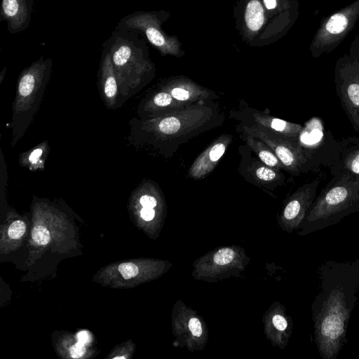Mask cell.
<instances>
[{
    "label": "cell",
    "mask_w": 359,
    "mask_h": 359,
    "mask_svg": "<svg viewBox=\"0 0 359 359\" xmlns=\"http://www.w3.org/2000/svg\"><path fill=\"white\" fill-rule=\"evenodd\" d=\"M214 104L203 101L154 118L134 117L129 121V142L136 148L170 156L180 144L222 122Z\"/></svg>",
    "instance_id": "cell-1"
},
{
    "label": "cell",
    "mask_w": 359,
    "mask_h": 359,
    "mask_svg": "<svg viewBox=\"0 0 359 359\" xmlns=\"http://www.w3.org/2000/svg\"><path fill=\"white\" fill-rule=\"evenodd\" d=\"M109 52L119 88V107L155 76L146 40L133 31L114 29L103 43Z\"/></svg>",
    "instance_id": "cell-2"
},
{
    "label": "cell",
    "mask_w": 359,
    "mask_h": 359,
    "mask_svg": "<svg viewBox=\"0 0 359 359\" xmlns=\"http://www.w3.org/2000/svg\"><path fill=\"white\" fill-rule=\"evenodd\" d=\"M52 67L50 57L41 56L21 71L17 81L9 124L11 147L22 138L33 121L50 79Z\"/></svg>",
    "instance_id": "cell-3"
},
{
    "label": "cell",
    "mask_w": 359,
    "mask_h": 359,
    "mask_svg": "<svg viewBox=\"0 0 359 359\" xmlns=\"http://www.w3.org/2000/svg\"><path fill=\"white\" fill-rule=\"evenodd\" d=\"M236 29L250 46L269 45L292 27L298 13L266 8L262 0H238L233 12Z\"/></svg>",
    "instance_id": "cell-4"
},
{
    "label": "cell",
    "mask_w": 359,
    "mask_h": 359,
    "mask_svg": "<svg viewBox=\"0 0 359 359\" xmlns=\"http://www.w3.org/2000/svg\"><path fill=\"white\" fill-rule=\"evenodd\" d=\"M342 285L332 287L315 314L314 334L323 359H335L346 342L347 325L353 304Z\"/></svg>",
    "instance_id": "cell-5"
},
{
    "label": "cell",
    "mask_w": 359,
    "mask_h": 359,
    "mask_svg": "<svg viewBox=\"0 0 359 359\" xmlns=\"http://www.w3.org/2000/svg\"><path fill=\"white\" fill-rule=\"evenodd\" d=\"M170 17L165 11H138L125 15L115 29L133 31L149 41L162 55L182 57L184 51L175 36H170L162 29Z\"/></svg>",
    "instance_id": "cell-6"
},
{
    "label": "cell",
    "mask_w": 359,
    "mask_h": 359,
    "mask_svg": "<svg viewBox=\"0 0 359 359\" xmlns=\"http://www.w3.org/2000/svg\"><path fill=\"white\" fill-rule=\"evenodd\" d=\"M334 79L341 105L359 131V34L351 41L348 52L337 60Z\"/></svg>",
    "instance_id": "cell-7"
},
{
    "label": "cell",
    "mask_w": 359,
    "mask_h": 359,
    "mask_svg": "<svg viewBox=\"0 0 359 359\" xmlns=\"http://www.w3.org/2000/svg\"><path fill=\"white\" fill-rule=\"evenodd\" d=\"M359 21V0H355L324 18L317 29L309 50L313 57L333 51Z\"/></svg>",
    "instance_id": "cell-8"
},
{
    "label": "cell",
    "mask_w": 359,
    "mask_h": 359,
    "mask_svg": "<svg viewBox=\"0 0 359 359\" xmlns=\"http://www.w3.org/2000/svg\"><path fill=\"white\" fill-rule=\"evenodd\" d=\"M238 131H243L263 141L276 155L284 170L298 174L309 160V153L297 140L278 135L255 125L240 123Z\"/></svg>",
    "instance_id": "cell-9"
},
{
    "label": "cell",
    "mask_w": 359,
    "mask_h": 359,
    "mask_svg": "<svg viewBox=\"0 0 359 359\" xmlns=\"http://www.w3.org/2000/svg\"><path fill=\"white\" fill-rule=\"evenodd\" d=\"M355 191L347 183H339L328 189L313 205L308 219L325 221L347 208L353 200Z\"/></svg>",
    "instance_id": "cell-10"
},
{
    "label": "cell",
    "mask_w": 359,
    "mask_h": 359,
    "mask_svg": "<svg viewBox=\"0 0 359 359\" xmlns=\"http://www.w3.org/2000/svg\"><path fill=\"white\" fill-rule=\"evenodd\" d=\"M241 123L255 125L273 134L299 141L302 126L283 120L251 108H243L233 115Z\"/></svg>",
    "instance_id": "cell-11"
},
{
    "label": "cell",
    "mask_w": 359,
    "mask_h": 359,
    "mask_svg": "<svg viewBox=\"0 0 359 359\" xmlns=\"http://www.w3.org/2000/svg\"><path fill=\"white\" fill-rule=\"evenodd\" d=\"M239 151L238 171L246 180L260 187L279 185L283 182L284 175L281 171L268 166L257 156L253 157L247 144L241 146Z\"/></svg>",
    "instance_id": "cell-12"
},
{
    "label": "cell",
    "mask_w": 359,
    "mask_h": 359,
    "mask_svg": "<svg viewBox=\"0 0 359 359\" xmlns=\"http://www.w3.org/2000/svg\"><path fill=\"white\" fill-rule=\"evenodd\" d=\"M160 89L166 90L178 102L189 106L203 101L215 99V94L184 77H173L164 81Z\"/></svg>",
    "instance_id": "cell-13"
},
{
    "label": "cell",
    "mask_w": 359,
    "mask_h": 359,
    "mask_svg": "<svg viewBox=\"0 0 359 359\" xmlns=\"http://www.w3.org/2000/svg\"><path fill=\"white\" fill-rule=\"evenodd\" d=\"M97 86L100 96L109 109L119 107V88L111 55L102 47L101 58L97 73Z\"/></svg>",
    "instance_id": "cell-14"
},
{
    "label": "cell",
    "mask_w": 359,
    "mask_h": 359,
    "mask_svg": "<svg viewBox=\"0 0 359 359\" xmlns=\"http://www.w3.org/2000/svg\"><path fill=\"white\" fill-rule=\"evenodd\" d=\"M35 0H1L0 20L5 21L11 34L25 31L29 26Z\"/></svg>",
    "instance_id": "cell-15"
},
{
    "label": "cell",
    "mask_w": 359,
    "mask_h": 359,
    "mask_svg": "<svg viewBox=\"0 0 359 359\" xmlns=\"http://www.w3.org/2000/svg\"><path fill=\"white\" fill-rule=\"evenodd\" d=\"M233 136L224 134L212 142L191 164L188 175L194 179H201L210 174L231 143Z\"/></svg>",
    "instance_id": "cell-16"
},
{
    "label": "cell",
    "mask_w": 359,
    "mask_h": 359,
    "mask_svg": "<svg viewBox=\"0 0 359 359\" xmlns=\"http://www.w3.org/2000/svg\"><path fill=\"white\" fill-rule=\"evenodd\" d=\"M187 107L176 100L170 93L160 89L140 102L137 117L142 119L154 118L174 112Z\"/></svg>",
    "instance_id": "cell-17"
},
{
    "label": "cell",
    "mask_w": 359,
    "mask_h": 359,
    "mask_svg": "<svg viewBox=\"0 0 359 359\" xmlns=\"http://www.w3.org/2000/svg\"><path fill=\"white\" fill-rule=\"evenodd\" d=\"M318 180L301 187L292 196L286 205L283 217L293 224L299 223L314 200Z\"/></svg>",
    "instance_id": "cell-18"
},
{
    "label": "cell",
    "mask_w": 359,
    "mask_h": 359,
    "mask_svg": "<svg viewBox=\"0 0 359 359\" xmlns=\"http://www.w3.org/2000/svg\"><path fill=\"white\" fill-rule=\"evenodd\" d=\"M238 131V130H237ZM243 141L266 165L277 170H284L274 152L261 140L243 131H238Z\"/></svg>",
    "instance_id": "cell-19"
},
{
    "label": "cell",
    "mask_w": 359,
    "mask_h": 359,
    "mask_svg": "<svg viewBox=\"0 0 359 359\" xmlns=\"http://www.w3.org/2000/svg\"><path fill=\"white\" fill-rule=\"evenodd\" d=\"M49 147L46 142L39 144L28 151L21 154L20 163L32 171L43 169Z\"/></svg>",
    "instance_id": "cell-20"
},
{
    "label": "cell",
    "mask_w": 359,
    "mask_h": 359,
    "mask_svg": "<svg viewBox=\"0 0 359 359\" xmlns=\"http://www.w3.org/2000/svg\"><path fill=\"white\" fill-rule=\"evenodd\" d=\"M32 238L39 245H44L48 243L50 239L48 230L43 226L37 225L34 227Z\"/></svg>",
    "instance_id": "cell-21"
},
{
    "label": "cell",
    "mask_w": 359,
    "mask_h": 359,
    "mask_svg": "<svg viewBox=\"0 0 359 359\" xmlns=\"http://www.w3.org/2000/svg\"><path fill=\"white\" fill-rule=\"evenodd\" d=\"M234 257V252L229 248H224L219 250L214 256V262L219 265H224L230 263Z\"/></svg>",
    "instance_id": "cell-22"
},
{
    "label": "cell",
    "mask_w": 359,
    "mask_h": 359,
    "mask_svg": "<svg viewBox=\"0 0 359 359\" xmlns=\"http://www.w3.org/2000/svg\"><path fill=\"white\" fill-rule=\"evenodd\" d=\"M25 230V224L21 220H16L10 225L8 234L12 239H18L23 236Z\"/></svg>",
    "instance_id": "cell-23"
},
{
    "label": "cell",
    "mask_w": 359,
    "mask_h": 359,
    "mask_svg": "<svg viewBox=\"0 0 359 359\" xmlns=\"http://www.w3.org/2000/svg\"><path fill=\"white\" fill-rule=\"evenodd\" d=\"M118 271L125 279H130L138 273V268L133 263H122L118 266Z\"/></svg>",
    "instance_id": "cell-24"
},
{
    "label": "cell",
    "mask_w": 359,
    "mask_h": 359,
    "mask_svg": "<svg viewBox=\"0 0 359 359\" xmlns=\"http://www.w3.org/2000/svg\"><path fill=\"white\" fill-rule=\"evenodd\" d=\"M139 202L142 207L154 208L157 205L156 198L151 194H143L140 196Z\"/></svg>",
    "instance_id": "cell-25"
},
{
    "label": "cell",
    "mask_w": 359,
    "mask_h": 359,
    "mask_svg": "<svg viewBox=\"0 0 359 359\" xmlns=\"http://www.w3.org/2000/svg\"><path fill=\"white\" fill-rule=\"evenodd\" d=\"M346 165L352 172L359 175V151L349 156Z\"/></svg>",
    "instance_id": "cell-26"
},
{
    "label": "cell",
    "mask_w": 359,
    "mask_h": 359,
    "mask_svg": "<svg viewBox=\"0 0 359 359\" xmlns=\"http://www.w3.org/2000/svg\"><path fill=\"white\" fill-rule=\"evenodd\" d=\"M189 327L194 336L200 337L201 335L203 332L201 322L198 318H191L189 323Z\"/></svg>",
    "instance_id": "cell-27"
},
{
    "label": "cell",
    "mask_w": 359,
    "mask_h": 359,
    "mask_svg": "<svg viewBox=\"0 0 359 359\" xmlns=\"http://www.w3.org/2000/svg\"><path fill=\"white\" fill-rule=\"evenodd\" d=\"M86 352L85 345L78 341L70 348V355L72 358H78L81 357Z\"/></svg>",
    "instance_id": "cell-28"
},
{
    "label": "cell",
    "mask_w": 359,
    "mask_h": 359,
    "mask_svg": "<svg viewBox=\"0 0 359 359\" xmlns=\"http://www.w3.org/2000/svg\"><path fill=\"white\" fill-rule=\"evenodd\" d=\"M272 321H273V324L275 326V327L280 331L285 330L287 327V320L281 315H279V314L275 315L273 317Z\"/></svg>",
    "instance_id": "cell-29"
},
{
    "label": "cell",
    "mask_w": 359,
    "mask_h": 359,
    "mask_svg": "<svg viewBox=\"0 0 359 359\" xmlns=\"http://www.w3.org/2000/svg\"><path fill=\"white\" fill-rule=\"evenodd\" d=\"M140 216L145 221H151L155 216V210L152 208L142 207L140 210Z\"/></svg>",
    "instance_id": "cell-30"
},
{
    "label": "cell",
    "mask_w": 359,
    "mask_h": 359,
    "mask_svg": "<svg viewBox=\"0 0 359 359\" xmlns=\"http://www.w3.org/2000/svg\"><path fill=\"white\" fill-rule=\"evenodd\" d=\"M77 338L78 341L81 342L84 345L88 344L90 340V334L87 331L80 332L77 335Z\"/></svg>",
    "instance_id": "cell-31"
},
{
    "label": "cell",
    "mask_w": 359,
    "mask_h": 359,
    "mask_svg": "<svg viewBox=\"0 0 359 359\" xmlns=\"http://www.w3.org/2000/svg\"><path fill=\"white\" fill-rule=\"evenodd\" d=\"M6 67H4L0 73V83H1L4 80V76L6 75Z\"/></svg>",
    "instance_id": "cell-32"
},
{
    "label": "cell",
    "mask_w": 359,
    "mask_h": 359,
    "mask_svg": "<svg viewBox=\"0 0 359 359\" xmlns=\"http://www.w3.org/2000/svg\"><path fill=\"white\" fill-rule=\"evenodd\" d=\"M114 358H125V357H115Z\"/></svg>",
    "instance_id": "cell-33"
}]
</instances>
